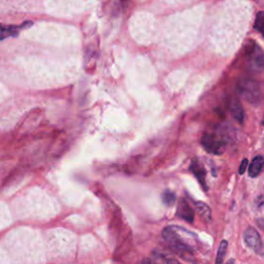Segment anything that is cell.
<instances>
[{"label": "cell", "instance_id": "cell-1", "mask_svg": "<svg viewBox=\"0 0 264 264\" xmlns=\"http://www.w3.org/2000/svg\"><path fill=\"white\" fill-rule=\"evenodd\" d=\"M163 240L168 247H189L191 249L196 246V234L180 226H167L162 231Z\"/></svg>", "mask_w": 264, "mask_h": 264}, {"label": "cell", "instance_id": "cell-2", "mask_svg": "<svg viewBox=\"0 0 264 264\" xmlns=\"http://www.w3.org/2000/svg\"><path fill=\"white\" fill-rule=\"evenodd\" d=\"M239 94L248 102L258 105L263 100V94L260 85L251 78H242L236 86Z\"/></svg>", "mask_w": 264, "mask_h": 264}, {"label": "cell", "instance_id": "cell-3", "mask_svg": "<svg viewBox=\"0 0 264 264\" xmlns=\"http://www.w3.org/2000/svg\"><path fill=\"white\" fill-rule=\"evenodd\" d=\"M201 144L206 152L214 155H221L225 150V142L213 133H205L202 136Z\"/></svg>", "mask_w": 264, "mask_h": 264}, {"label": "cell", "instance_id": "cell-4", "mask_svg": "<svg viewBox=\"0 0 264 264\" xmlns=\"http://www.w3.org/2000/svg\"><path fill=\"white\" fill-rule=\"evenodd\" d=\"M244 240L246 245L254 250L255 252H259L261 248V239L258 231L254 227H248L244 232Z\"/></svg>", "mask_w": 264, "mask_h": 264}, {"label": "cell", "instance_id": "cell-5", "mask_svg": "<svg viewBox=\"0 0 264 264\" xmlns=\"http://www.w3.org/2000/svg\"><path fill=\"white\" fill-rule=\"evenodd\" d=\"M30 26H31L30 22H26L21 26L0 24V41H2V39H5L10 36H17L20 30L26 27H30Z\"/></svg>", "mask_w": 264, "mask_h": 264}, {"label": "cell", "instance_id": "cell-6", "mask_svg": "<svg viewBox=\"0 0 264 264\" xmlns=\"http://www.w3.org/2000/svg\"><path fill=\"white\" fill-rule=\"evenodd\" d=\"M177 215L181 219L185 220L188 223H192L194 221V212H193V209L191 208L189 203L185 199H181L179 201L178 207H177Z\"/></svg>", "mask_w": 264, "mask_h": 264}, {"label": "cell", "instance_id": "cell-7", "mask_svg": "<svg viewBox=\"0 0 264 264\" xmlns=\"http://www.w3.org/2000/svg\"><path fill=\"white\" fill-rule=\"evenodd\" d=\"M190 170L193 173V175L196 177L198 182L200 183L201 186L206 190V170L203 166V164L199 160H193L190 165Z\"/></svg>", "mask_w": 264, "mask_h": 264}, {"label": "cell", "instance_id": "cell-8", "mask_svg": "<svg viewBox=\"0 0 264 264\" xmlns=\"http://www.w3.org/2000/svg\"><path fill=\"white\" fill-rule=\"evenodd\" d=\"M249 56L251 58L252 67L255 70H261L264 67V53L258 46H255L253 52Z\"/></svg>", "mask_w": 264, "mask_h": 264}, {"label": "cell", "instance_id": "cell-9", "mask_svg": "<svg viewBox=\"0 0 264 264\" xmlns=\"http://www.w3.org/2000/svg\"><path fill=\"white\" fill-rule=\"evenodd\" d=\"M229 111L231 116L235 119L237 122L243 123L245 119V113L244 109L242 107L241 102L236 98H231L229 101Z\"/></svg>", "mask_w": 264, "mask_h": 264}, {"label": "cell", "instance_id": "cell-10", "mask_svg": "<svg viewBox=\"0 0 264 264\" xmlns=\"http://www.w3.org/2000/svg\"><path fill=\"white\" fill-rule=\"evenodd\" d=\"M152 256L158 264H181L176 258L162 250H154L152 252Z\"/></svg>", "mask_w": 264, "mask_h": 264}, {"label": "cell", "instance_id": "cell-11", "mask_svg": "<svg viewBox=\"0 0 264 264\" xmlns=\"http://www.w3.org/2000/svg\"><path fill=\"white\" fill-rule=\"evenodd\" d=\"M264 166V158L262 156H256L249 166V176L251 178H256L260 175Z\"/></svg>", "mask_w": 264, "mask_h": 264}, {"label": "cell", "instance_id": "cell-12", "mask_svg": "<svg viewBox=\"0 0 264 264\" xmlns=\"http://www.w3.org/2000/svg\"><path fill=\"white\" fill-rule=\"evenodd\" d=\"M195 206L196 209L198 210V213H199V215L202 217V219L205 222H210V220H212V210H210L209 206L201 201L195 202Z\"/></svg>", "mask_w": 264, "mask_h": 264}, {"label": "cell", "instance_id": "cell-13", "mask_svg": "<svg viewBox=\"0 0 264 264\" xmlns=\"http://www.w3.org/2000/svg\"><path fill=\"white\" fill-rule=\"evenodd\" d=\"M227 248H228L227 241H222L220 244V247L218 249L216 264H223V261H224V259H225V256H226Z\"/></svg>", "mask_w": 264, "mask_h": 264}, {"label": "cell", "instance_id": "cell-14", "mask_svg": "<svg viewBox=\"0 0 264 264\" xmlns=\"http://www.w3.org/2000/svg\"><path fill=\"white\" fill-rule=\"evenodd\" d=\"M176 199H177V197H176V194L174 192H171L169 190H166V191L163 192V194H162V201H163V203L165 205L171 206L176 202Z\"/></svg>", "mask_w": 264, "mask_h": 264}, {"label": "cell", "instance_id": "cell-15", "mask_svg": "<svg viewBox=\"0 0 264 264\" xmlns=\"http://www.w3.org/2000/svg\"><path fill=\"white\" fill-rule=\"evenodd\" d=\"M255 29H257L262 36L264 37V11H260L257 14L256 20H255Z\"/></svg>", "mask_w": 264, "mask_h": 264}, {"label": "cell", "instance_id": "cell-16", "mask_svg": "<svg viewBox=\"0 0 264 264\" xmlns=\"http://www.w3.org/2000/svg\"><path fill=\"white\" fill-rule=\"evenodd\" d=\"M248 167V159L247 158H245V159L242 161L241 165H240V168H239V174L240 175H244L245 174V171Z\"/></svg>", "mask_w": 264, "mask_h": 264}, {"label": "cell", "instance_id": "cell-17", "mask_svg": "<svg viewBox=\"0 0 264 264\" xmlns=\"http://www.w3.org/2000/svg\"><path fill=\"white\" fill-rule=\"evenodd\" d=\"M141 264H158L155 260H152V259H149V258H146V259H143Z\"/></svg>", "mask_w": 264, "mask_h": 264}, {"label": "cell", "instance_id": "cell-18", "mask_svg": "<svg viewBox=\"0 0 264 264\" xmlns=\"http://www.w3.org/2000/svg\"><path fill=\"white\" fill-rule=\"evenodd\" d=\"M262 125H264V116H263V120H262Z\"/></svg>", "mask_w": 264, "mask_h": 264}]
</instances>
